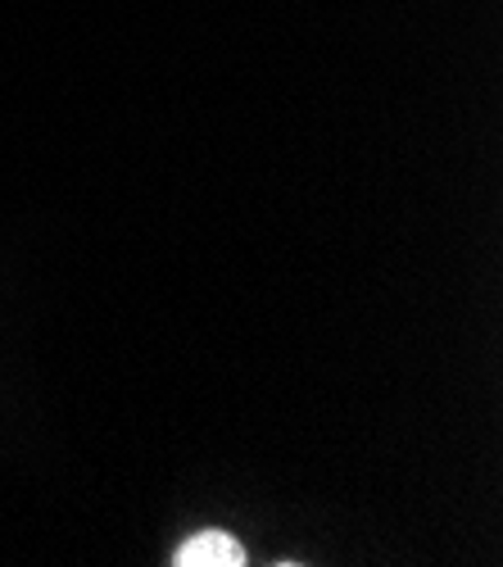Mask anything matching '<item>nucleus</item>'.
Returning <instances> with one entry per match:
<instances>
[{"label": "nucleus", "mask_w": 503, "mask_h": 567, "mask_svg": "<svg viewBox=\"0 0 503 567\" xmlns=\"http://www.w3.org/2000/svg\"><path fill=\"white\" fill-rule=\"evenodd\" d=\"M172 563L177 567H241L245 549H241L237 536H227V532H200V536H191L187 545L177 549Z\"/></svg>", "instance_id": "1"}]
</instances>
